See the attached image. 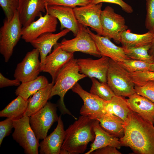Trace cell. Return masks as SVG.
I'll use <instances>...</instances> for the list:
<instances>
[{"mask_svg":"<svg viewBox=\"0 0 154 154\" xmlns=\"http://www.w3.org/2000/svg\"><path fill=\"white\" fill-rule=\"evenodd\" d=\"M119 141L121 146L129 147L136 153L154 154V126L131 111L125 121L124 135Z\"/></svg>","mask_w":154,"mask_h":154,"instance_id":"obj_1","label":"cell"},{"mask_svg":"<svg viewBox=\"0 0 154 154\" xmlns=\"http://www.w3.org/2000/svg\"><path fill=\"white\" fill-rule=\"evenodd\" d=\"M95 120L83 116H80L65 131V137L60 154L84 153L90 142L95 138L93 128Z\"/></svg>","mask_w":154,"mask_h":154,"instance_id":"obj_2","label":"cell"},{"mask_svg":"<svg viewBox=\"0 0 154 154\" xmlns=\"http://www.w3.org/2000/svg\"><path fill=\"white\" fill-rule=\"evenodd\" d=\"M86 77V75L80 72L77 59L74 58L60 70L57 74L50 98L56 95L60 97L59 107L62 114H68L77 119L66 108L64 103V97L67 92L71 89L78 81Z\"/></svg>","mask_w":154,"mask_h":154,"instance_id":"obj_3","label":"cell"},{"mask_svg":"<svg viewBox=\"0 0 154 154\" xmlns=\"http://www.w3.org/2000/svg\"><path fill=\"white\" fill-rule=\"evenodd\" d=\"M107 83L115 95L128 97L135 93V85L129 73L119 64L110 58Z\"/></svg>","mask_w":154,"mask_h":154,"instance_id":"obj_4","label":"cell"},{"mask_svg":"<svg viewBox=\"0 0 154 154\" xmlns=\"http://www.w3.org/2000/svg\"><path fill=\"white\" fill-rule=\"evenodd\" d=\"M22 27L17 11L11 20H4L0 28V52L6 62L9 61L14 48L21 38Z\"/></svg>","mask_w":154,"mask_h":154,"instance_id":"obj_5","label":"cell"},{"mask_svg":"<svg viewBox=\"0 0 154 154\" xmlns=\"http://www.w3.org/2000/svg\"><path fill=\"white\" fill-rule=\"evenodd\" d=\"M29 118L24 115L19 119L13 120L14 130L12 137L23 148L25 153L38 154L40 143L31 126Z\"/></svg>","mask_w":154,"mask_h":154,"instance_id":"obj_6","label":"cell"},{"mask_svg":"<svg viewBox=\"0 0 154 154\" xmlns=\"http://www.w3.org/2000/svg\"><path fill=\"white\" fill-rule=\"evenodd\" d=\"M58 118L56 105L50 102L30 117L31 126L38 139L42 140L47 136L48 130Z\"/></svg>","mask_w":154,"mask_h":154,"instance_id":"obj_7","label":"cell"},{"mask_svg":"<svg viewBox=\"0 0 154 154\" xmlns=\"http://www.w3.org/2000/svg\"><path fill=\"white\" fill-rule=\"evenodd\" d=\"M101 22L102 36L113 39L117 44L120 43L122 33L128 29L124 17L116 13L111 7L107 6L102 11Z\"/></svg>","mask_w":154,"mask_h":154,"instance_id":"obj_8","label":"cell"},{"mask_svg":"<svg viewBox=\"0 0 154 154\" xmlns=\"http://www.w3.org/2000/svg\"><path fill=\"white\" fill-rule=\"evenodd\" d=\"M71 90L77 94L83 102V105L80 111L82 116L87 117L91 119L96 120L108 114L106 108L107 102L88 92L78 82Z\"/></svg>","mask_w":154,"mask_h":154,"instance_id":"obj_9","label":"cell"},{"mask_svg":"<svg viewBox=\"0 0 154 154\" xmlns=\"http://www.w3.org/2000/svg\"><path fill=\"white\" fill-rule=\"evenodd\" d=\"M59 44L63 50L74 53L80 52L100 58L101 55L95 42L87 31L86 27L81 24L75 37L71 39H63Z\"/></svg>","mask_w":154,"mask_h":154,"instance_id":"obj_10","label":"cell"},{"mask_svg":"<svg viewBox=\"0 0 154 154\" xmlns=\"http://www.w3.org/2000/svg\"><path fill=\"white\" fill-rule=\"evenodd\" d=\"M39 55V52L36 48L28 52L23 60L17 66L14 74L15 78L21 82L36 79L41 72Z\"/></svg>","mask_w":154,"mask_h":154,"instance_id":"obj_11","label":"cell"},{"mask_svg":"<svg viewBox=\"0 0 154 154\" xmlns=\"http://www.w3.org/2000/svg\"><path fill=\"white\" fill-rule=\"evenodd\" d=\"M52 52L47 56L41 65L40 72L48 73L51 75L52 82L54 84L56 77L60 70L74 58V53L62 49L59 43L53 46Z\"/></svg>","mask_w":154,"mask_h":154,"instance_id":"obj_12","label":"cell"},{"mask_svg":"<svg viewBox=\"0 0 154 154\" xmlns=\"http://www.w3.org/2000/svg\"><path fill=\"white\" fill-rule=\"evenodd\" d=\"M102 5V3L97 4L90 3L85 6L73 8L78 23L86 27H90L92 30L100 35L102 34L101 22Z\"/></svg>","mask_w":154,"mask_h":154,"instance_id":"obj_13","label":"cell"},{"mask_svg":"<svg viewBox=\"0 0 154 154\" xmlns=\"http://www.w3.org/2000/svg\"><path fill=\"white\" fill-rule=\"evenodd\" d=\"M57 24V19L46 12L44 16L22 27L21 38L26 42L30 43L43 34L55 32Z\"/></svg>","mask_w":154,"mask_h":154,"instance_id":"obj_14","label":"cell"},{"mask_svg":"<svg viewBox=\"0 0 154 154\" xmlns=\"http://www.w3.org/2000/svg\"><path fill=\"white\" fill-rule=\"evenodd\" d=\"M110 58L102 56L99 59L91 58L77 59L79 72L90 78H94L99 81L107 82V74Z\"/></svg>","mask_w":154,"mask_h":154,"instance_id":"obj_15","label":"cell"},{"mask_svg":"<svg viewBox=\"0 0 154 154\" xmlns=\"http://www.w3.org/2000/svg\"><path fill=\"white\" fill-rule=\"evenodd\" d=\"M46 12L56 18L60 24V29H69L75 37L80 29V24L78 22L73 8L58 5H45Z\"/></svg>","mask_w":154,"mask_h":154,"instance_id":"obj_16","label":"cell"},{"mask_svg":"<svg viewBox=\"0 0 154 154\" xmlns=\"http://www.w3.org/2000/svg\"><path fill=\"white\" fill-rule=\"evenodd\" d=\"M87 31L95 41L102 56H104L118 62L130 59L122 47L116 45L107 37L96 34L86 27Z\"/></svg>","mask_w":154,"mask_h":154,"instance_id":"obj_17","label":"cell"},{"mask_svg":"<svg viewBox=\"0 0 154 154\" xmlns=\"http://www.w3.org/2000/svg\"><path fill=\"white\" fill-rule=\"evenodd\" d=\"M57 122V125L54 131L40 142V154H60L65 137V130L61 114L59 116Z\"/></svg>","mask_w":154,"mask_h":154,"instance_id":"obj_18","label":"cell"},{"mask_svg":"<svg viewBox=\"0 0 154 154\" xmlns=\"http://www.w3.org/2000/svg\"><path fill=\"white\" fill-rule=\"evenodd\" d=\"M23 27H27L46 12L44 0H25L17 10Z\"/></svg>","mask_w":154,"mask_h":154,"instance_id":"obj_19","label":"cell"},{"mask_svg":"<svg viewBox=\"0 0 154 154\" xmlns=\"http://www.w3.org/2000/svg\"><path fill=\"white\" fill-rule=\"evenodd\" d=\"M126 100L131 111L137 113L151 123L154 124V103L136 93Z\"/></svg>","mask_w":154,"mask_h":154,"instance_id":"obj_20","label":"cell"},{"mask_svg":"<svg viewBox=\"0 0 154 154\" xmlns=\"http://www.w3.org/2000/svg\"><path fill=\"white\" fill-rule=\"evenodd\" d=\"M70 31L64 29L56 34L47 33L43 34L30 42L31 45L37 49L40 53L41 65L43 62L48 54L50 52L52 48L58 40L65 36Z\"/></svg>","mask_w":154,"mask_h":154,"instance_id":"obj_21","label":"cell"},{"mask_svg":"<svg viewBox=\"0 0 154 154\" xmlns=\"http://www.w3.org/2000/svg\"><path fill=\"white\" fill-rule=\"evenodd\" d=\"M93 128L95 138L90 145V150L85 154H90L96 149L108 145L115 147L117 149L120 148L121 146L119 138L111 135L104 130L100 125L98 120H94Z\"/></svg>","mask_w":154,"mask_h":154,"instance_id":"obj_22","label":"cell"},{"mask_svg":"<svg viewBox=\"0 0 154 154\" xmlns=\"http://www.w3.org/2000/svg\"><path fill=\"white\" fill-rule=\"evenodd\" d=\"M54 84L49 83L45 87L36 92L28 99L27 109L24 115L30 117L43 108L50 99Z\"/></svg>","mask_w":154,"mask_h":154,"instance_id":"obj_23","label":"cell"},{"mask_svg":"<svg viewBox=\"0 0 154 154\" xmlns=\"http://www.w3.org/2000/svg\"><path fill=\"white\" fill-rule=\"evenodd\" d=\"M154 37V33L149 31L144 34H137L127 29L122 33L120 43L122 47L125 48L141 47L151 44Z\"/></svg>","mask_w":154,"mask_h":154,"instance_id":"obj_24","label":"cell"},{"mask_svg":"<svg viewBox=\"0 0 154 154\" xmlns=\"http://www.w3.org/2000/svg\"><path fill=\"white\" fill-rule=\"evenodd\" d=\"M96 120L99 121L102 127L110 134L119 139L123 136L125 121L121 118L115 115L108 114Z\"/></svg>","mask_w":154,"mask_h":154,"instance_id":"obj_25","label":"cell"},{"mask_svg":"<svg viewBox=\"0 0 154 154\" xmlns=\"http://www.w3.org/2000/svg\"><path fill=\"white\" fill-rule=\"evenodd\" d=\"M49 83L45 76H39L35 80L21 82L15 90V93L17 96H20L25 100H27L30 96L46 87Z\"/></svg>","mask_w":154,"mask_h":154,"instance_id":"obj_26","label":"cell"},{"mask_svg":"<svg viewBox=\"0 0 154 154\" xmlns=\"http://www.w3.org/2000/svg\"><path fill=\"white\" fill-rule=\"evenodd\" d=\"M28 100L18 96L0 112V117L17 120L21 118L27 109Z\"/></svg>","mask_w":154,"mask_h":154,"instance_id":"obj_27","label":"cell"},{"mask_svg":"<svg viewBox=\"0 0 154 154\" xmlns=\"http://www.w3.org/2000/svg\"><path fill=\"white\" fill-rule=\"evenodd\" d=\"M106 108L108 114L115 115L125 121L131 111L126 100L122 96L115 95L109 101L107 102Z\"/></svg>","mask_w":154,"mask_h":154,"instance_id":"obj_28","label":"cell"},{"mask_svg":"<svg viewBox=\"0 0 154 154\" xmlns=\"http://www.w3.org/2000/svg\"><path fill=\"white\" fill-rule=\"evenodd\" d=\"M92 85L90 92L106 102L111 100L116 95L107 83L99 81L94 78H91Z\"/></svg>","mask_w":154,"mask_h":154,"instance_id":"obj_29","label":"cell"},{"mask_svg":"<svg viewBox=\"0 0 154 154\" xmlns=\"http://www.w3.org/2000/svg\"><path fill=\"white\" fill-rule=\"evenodd\" d=\"M151 44L137 47L123 48L124 52L130 59L141 60L149 63L154 62V60L149 53Z\"/></svg>","mask_w":154,"mask_h":154,"instance_id":"obj_30","label":"cell"},{"mask_svg":"<svg viewBox=\"0 0 154 154\" xmlns=\"http://www.w3.org/2000/svg\"><path fill=\"white\" fill-rule=\"evenodd\" d=\"M118 62L129 73L149 71L151 64L141 60L132 59Z\"/></svg>","mask_w":154,"mask_h":154,"instance_id":"obj_31","label":"cell"},{"mask_svg":"<svg viewBox=\"0 0 154 154\" xmlns=\"http://www.w3.org/2000/svg\"><path fill=\"white\" fill-rule=\"evenodd\" d=\"M137 94L145 97L154 103V81H148L135 85Z\"/></svg>","mask_w":154,"mask_h":154,"instance_id":"obj_32","label":"cell"},{"mask_svg":"<svg viewBox=\"0 0 154 154\" xmlns=\"http://www.w3.org/2000/svg\"><path fill=\"white\" fill-rule=\"evenodd\" d=\"M19 0H0V5L3 11L6 19L11 20L19 7Z\"/></svg>","mask_w":154,"mask_h":154,"instance_id":"obj_33","label":"cell"},{"mask_svg":"<svg viewBox=\"0 0 154 154\" xmlns=\"http://www.w3.org/2000/svg\"><path fill=\"white\" fill-rule=\"evenodd\" d=\"M91 0H44L45 5H58L73 8L77 6L86 5L90 3Z\"/></svg>","mask_w":154,"mask_h":154,"instance_id":"obj_34","label":"cell"},{"mask_svg":"<svg viewBox=\"0 0 154 154\" xmlns=\"http://www.w3.org/2000/svg\"><path fill=\"white\" fill-rule=\"evenodd\" d=\"M146 29L154 33V0H146Z\"/></svg>","mask_w":154,"mask_h":154,"instance_id":"obj_35","label":"cell"},{"mask_svg":"<svg viewBox=\"0 0 154 154\" xmlns=\"http://www.w3.org/2000/svg\"><path fill=\"white\" fill-rule=\"evenodd\" d=\"M129 74L134 85L148 81H154V71H147Z\"/></svg>","mask_w":154,"mask_h":154,"instance_id":"obj_36","label":"cell"},{"mask_svg":"<svg viewBox=\"0 0 154 154\" xmlns=\"http://www.w3.org/2000/svg\"><path fill=\"white\" fill-rule=\"evenodd\" d=\"M14 128L13 120L7 118L0 122V146L4 138L9 135Z\"/></svg>","mask_w":154,"mask_h":154,"instance_id":"obj_37","label":"cell"},{"mask_svg":"<svg viewBox=\"0 0 154 154\" xmlns=\"http://www.w3.org/2000/svg\"><path fill=\"white\" fill-rule=\"evenodd\" d=\"M103 2L115 4L119 6L123 11L128 13L133 12L132 7L123 0H91L90 4H97Z\"/></svg>","mask_w":154,"mask_h":154,"instance_id":"obj_38","label":"cell"},{"mask_svg":"<svg viewBox=\"0 0 154 154\" xmlns=\"http://www.w3.org/2000/svg\"><path fill=\"white\" fill-rule=\"evenodd\" d=\"M114 147L107 146L95 150L90 154H121Z\"/></svg>","mask_w":154,"mask_h":154,"instance_id":"obj_39","label":"cell"},{"mask_svg":"<svg viewBox=\"0 0 154 154\" xmlns=\"http://www.w3.org/2000/svg\"><path fill=\"white\" fill-rule=\"evenodd\" d=\"M20 82L18 79L10 80L0 73V88H2L6 87L15 86H19L20 84Z\"/></svg>","mask_w":154,"mask_h":154,"instance_id":"obj_40","label":"cell"},{"mask_svg":"<svg viewBox=\"0 0 154 154\" xmlns=\"http://www.w3.org/2000/svg\"><path fill=\"white\" fill-rule=\"evenodd\" d=\"M149 53L154 60V37L151 44L150 48L149 50Z\"/></svg>","mask_w":154,"mask_h":154,"instance_id":"obj_41","label":"cell"},{"mask_svg":"<svg viewBox=\"0 0 154 154\" xmlns=\"http://www.w3.org/2000/svg\"><path fill=\"white\" fill-rule=\"evenodd\" d=\"M149 71H154V62L150 64Z\"/></svg>","mask_w":154,"mask_h":154,"instance_id":"obj_42","label":"cell"},{"mask_svg":"<svg viewBox=\"0 0 154 154\" xmlns=\"http://www.w3.org/2000/svg\"><path fill=\"white\" fill-rule=\"evenodd\" d=\"M25 0H19V6Z\"/></svg>","mask_w":154,"mask_h":154,"instance_id":"obj_43","label":"cell"}]
</instances>
